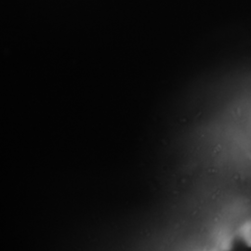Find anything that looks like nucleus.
I'll return each mask as SVG.
<instances>
[{
	"label": "nucleus",
	"instance_id": "1",
	"mask_svg": "<svg viewBox=\"0 0 251 251\" xmlns=\"http://www.w3.org/2000/svg\"><path fill=\"white\" fill-rule=\"evenodd\" d=\"M241 236L247 246L251 248V222L247 223L241 228Z\"/></svg>",
	"mask_w": 251,
	"mask_h": 251
}]
</instances>
